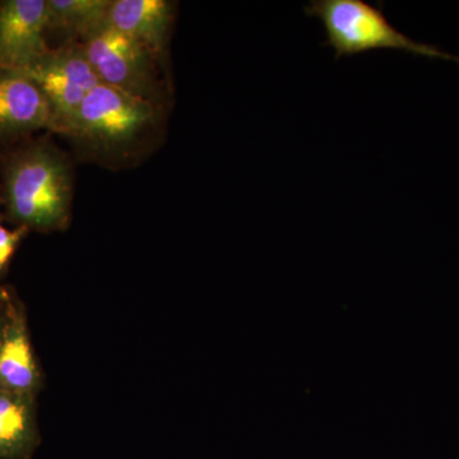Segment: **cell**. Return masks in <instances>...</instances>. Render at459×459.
<instances>
[{"label":"cell","mask_w":459,"mask_h":459,"mask_svg":"<svg viewBox=\"0 0 459 459\" xmlns=\"http://www.w3.org/2000/svg\"><path fill=\"white\" fill-rule=\"evenodd\" d=\"M38 371L31 346L20 325L12 328L0 344V383L14 394L27 392L36 385Z\"/></svg>","instance_id":"cell-10"},{"label":"cell","mask_w":459,"mask_h":459,"mask_svg":"<svg viewBox=\"0 0 459 459\" xmlns=\"http://www.w3.org/2000/svg\"><path fill=\"white\" fill-rule=\"evenodd\" d=\"M305 13L320 21L325 44L337 59L374 50H400L459 65V56L413 40L389 22L382 7L364 0H312L305 5Z\"/></svg>","instance_id":"cell-2"},{"label":"cell","mask_w":459,"mask_h":459,"mask_svg":"<svg viewBox=\"0 0 459 459\" xmlns=\"http://www.w3.org/2000/svg\"><path fill=\"white\" fill-rule=\"evenodd\" d=\"M53 110V131L66 133L87 95L101 83L80 42L50 49L26 69Z\"/></svg>","instance_id":"cell-5"},{"label":"cell","mask_w":459,"mask_h":459,"mask_svg":"<svg viewBox=\"0 0 459 459\" xmlns=\"http://www.w3.org/2000/svg\"><path fill=\"white\" fill-rule=\"evenodd\" d=\"M80 44L101 83L156 105V56L146 47L108 25Z\"/></svg>","instance_id":"cell-4"},{"label":"cell","mask_w":459,"mask_h":459,"mask_svg":"<svg viewBox=\"0 0 459 459\" xmlns=\"http://www.w3.org/2000/svg\"><path fill=\"white\" fill-rule=\"evenodd\" d=\"M3 195L9 216L25 228H60L72 202L65 157L40 142L17 151L5 166Z\"/></svg>","instance_id":"cell-1"},{"label":"cell","mask_w":459,"mask_h":459,"mask_svg":"<svg viewBox=\"0 0 459 459\" xmlns=\"http://www.w3.org/2000/svg\"><path fill=\"white\" fill-rule=\"evenodd\" d=\"M156 117L157 105L100 83L84 99L65 134L113 152L131 148L152 128Z\"/></svg>","instance_id":"cell-3"},{"label":"cell","mask_w":459,"mask_h":459,"mask_svg":"<svg viewBox=\"0 0 459 459\" xmlns=\"http://www.w3.org/2000/svg\"><path fill=\"white\" fill-rule=\"evenodd\" d=\"M0 344H2V342H0Z\"/></svg>","instance_id":"cell-13"},{"label":"cell","mask_w":459,"mask_h":459,"mask_svg":"<svg viewBox=\"0 0 459 459\" xmlns=\"http://www.w3.org/2000/svg\"><path fill=\"white\" fill-rule=\"evenodd\" d=\"M29 410L12 395H0V459H22L33 446Z\"/></svg>","instance_id":"cell-11"},{"label":"cell","mask_w":459,"mask_h":459,"mask_svg":"<svg viewBox=\"0 0 459 459\" xmlns=\"http://www.w3.org/2000/svg\"><path fill=\"white\" fill-rule=\"evenodd\" d=\"M21 238H22V230L11 231L0 225V270L4 268L11 256L13 255Z\"/></svg>","instance_id":"cell-12"},{"label":"cell","mask_w":459,"mask_h":459,"mask_svg":"<svg viewBox=\"0 0 459 459\" xmlns=\"http://www.w3.org/2000/svg\"><path fill=\"white\" fill-rule=\"evenodd\" d=\"M48 0L0 4V71L25 72L51 49Z\"/></svg>","instance_id":"cell-6"},{"label":"cell","mask_w":459,"mask_h":459,"mask_svg":"<svg viewBox=\"0 0 459 459\" xmlns=\"http://www.w3.org/2000/svg\"><path fill=\"white\" fill-rule=\"evenodd\" d=\"M53 129L47 96L22 72L0 71V142Z\"/></svg>","instance_id":"cell-7"},{"label":"cell","mask_w":459,"mask_h":459,"mask_svg":"<svg viewBox=\"0 0 459 459\" xmlns=\"http://www.w3.org/2000/svg\"><path fill=\"white\" fill-rule=\"evenodd\" d=\"M111 0H48L49 32L65 36V44L83 41L107 23Z\"/></svg>","instance_id":"cell-9"},{"label":"cell","mask_w":459,"mask_h":459,"mask_svg":"<svg viewBox=\"0 0 459 459\" xmlns=\"http://www.w3.org/2000/svg\"><path fill=\"white\" fill-rule=\"evenodd\" d=\"M172 20L165 0H111L107 23L146 47L156 57L164 51Z\"/></svg>","instance_id":"cell-8"}]
</instances>
